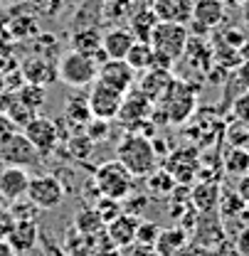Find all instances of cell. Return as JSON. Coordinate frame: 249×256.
Here are the masks:
<instances>
[{"mask_svg":"<svg viewBox=\"0 0 249 256\" xmlns=\"http://www.w3.org/2000/svg\"><path fill=\"white\" fill-rule=\"evenodd\" d=\"M141 74H143V79L138 84V92L143 96H148L151 101H160L165 96V92L170 89V84H173V76H170L168 69H146Z\"/></svg>","mask_w":249,"mask_h":256,"instance_id":"obj_19","label":"cell"},{"mask_svg":"<svg viewBox=\"0 0 249 256\" xmlns=\"http://www.w3.org/2000/svg\"><path fill=\"white\" fill-rule=\"evenodd\" d=\"M224 170L234 178H242L249 172V150L247 148H232L224 156Z\"/></svg>","mask_w":249,"mask_h":256,"instance_id":"obj_31","label":"cell"},{"mask_svg":"<svg viewBox=\"0 0 249 256\" xmlns=\"http://www.w3.org/2000/svg\"><path fill=\"white\" fill-rule=\"evenodd\" d=\"M87 101H89V108H92V118H99V121H114L119 116V108H121V101H124V94L116 92L114 86L104 84V82H94L89 86V94H87Z\"/></svg>","mask_w":249,"mask_h":256,"instance_id":"obj_7","label":"cell"},{"mask_svg":"<svg viewBox=\"0 0 249 256\" xmlns=\"http://www.w3.org/2000/svg\"><path fill=\"white\" fill-rule=\"evenodd\" d=\"M23 74L30 84L45 86V84L57 82V64H52V60H47V57H30L23 64Z\"/></svg>","mask_w":249,"mask_h":256,"instance_id":"obj_21","label":"cell"},{"mask_svg":"<svg viewBox=\"0 0 249 256\" xmlns=\"http://www.w3.org/2000/svg\"><path fill=\"white\" fill-rule=\"evenodd\" d=\"M224 20V0H192V20L195 25L212 30Z\"/></svg>","mask_w":249,"mask_h":256,"instance_id":"obj_18","label":"cell"},{"mask_svg":"<svg viewBox=\"0 0 249 256\" xmlns=\"http://www.w3.org/2000/svg\"><path fill=\"white\" fill-rule=\"evenodd\" d=\"M72 50L74 52H82V54H89L96 60V54L101 52V32L96 28H82L72 34Z\"/></svg>","mask_w":249,"mask_h":256,"instance_id":"obj_26","label":"cell"},{"mask_svg":"<svg viewBox=\"0 0 249 256\" xmlns=\"http://www.w3.org/2000/svg\"><path fill=\"white\" fill-rule=\"evenodd\" d=\"M143 180H146V190L151 192V194H170V192L175 190V185H178L168 170H158V168L151 175H146Z\"/></svg>","mask_w":249,"mask_h":256,"instance_id":"obj_30","label":"cell"},{"mask_svg":"<svg viewBox=\"0 0 249 256\" xmlns=\"http://www.w3.org/2000/svg\"><path fill=\"white\" fill-rule=\"evenodd\" d=\"M30 172L25 168H13L8 165L0 172V197L5 202H15L20 197H28V188H30Z\"/></svg>","mask_w":249,"mask_h":256,"instance_id":"obj_13","label":"cell"},{"mask_svg":"<svg viewBox=\"0 0 249 256\" xmlns=\"http://www.w3.org/2000/svg\"><path fill=\"white\" fill-rule=\"evenodd\" d=\"M175 256H212V252L205 249V246H200V244H195V242H187Z\"/></svg>","mask_w":249,"mask_h":256,"instance_id":"obj_40","label":"cell"},{"mask_svg":"<svg viewBox=\"0 0 249 256\" xmlns=\"http://www.w3.org/2000/svg\"><path fill=\"white\" fill-rule=\"evenodd\" d=\"M40 242L45 244V252H47V256H69L62 246H60V244H55V242H52L47 234H42V232H40Z\"/></svg>","mask_w":249,"mask_h":256,"instance_id":"obj_42","label":"cell"},{"mask_svg":"<svg viewBox=\"0 0 249 256\" xmlns=\"http://www.w3.org/2000/svg\"><path fill=\"white\" fill-rule=\"evenodd\" d=\"M195 96H197L195 89L187 86V82H175V79H173L170 89L160 98L168 121H173V124L187 121V118L192 116V111H195Z\"/></svg>","mask_w":249,"mask_h":256,"instance_id":"obj_5","label":"cell"},{"mask_svg":"<svg viewBox=\"0 0 249 256\" xmlns=\"http://www.w3.org/2000/svg\"><path fill=\"white\" fill-rule=\"evenodd\" d=\"M192 236H195V244H200V246H205L215 254L219 244H224L227 234H224V226L219 222V217L215 212H210V214L197 217V222L192 226Z\"/></svg>","mask_w":249,"mask_h":256,"instance_id":"obj_12","label":"cell"},{"mask_svg":"<svg viewBox=\"0 0 249 256\" xmlns=\"http://www.w3.org/2000/svg\"><path fill=\"white\" fill-rule=\"evenodd\" d=\"M18 130H20V128L13 124V118H10L8 114H3V111H0V146H3L5 140H10Z\"/></svg>","mask_w":249,"mask_h":256,"instance_id":"obj_39","label":"cell"},{"mask_svg":"<svg viewBox=\"0 0 249 256\" xmlns=\"http://www.w3.org/2000/svg\"><path fill=\"white\" fill-rule=\"evenodd\" d=\"M237 76H239V79H242V82L247 84V92H249V62H247V64H242V66H239V72H237Z\"/></svg>","mask_w":249,"mask_h":256,"instance_id":"obj_45","label":"cell"},{"mask_svg":"<svg viewBox=\"0 0 249 256\" xmlns=\"http://www.w3.org/2000/svg\"><path fill=\"white\" fill-rule=\"evenodd\" d=\"M84 133L92 138L94 143H99V140H106V136H109V121H99V118H92V121L84 126Z\"/></svg>","mask_w":249,"mask_h":256,"instance_id":"obj_38","label":"cell"},{"mask_svg":"<svg viewBox=\"0 0 249 256\" xmlns=\"http://www.w3.org/2000/svg\"><path fill=\"white\" fill-rule=\"evenodd\" d=\"M104 220L99 217V212H96V207H84V210H79L77 214H74V229L79 232V234H84V236H96V234H101L104 232Z\"/></svg>","mask_w":249,"mask_h":256,"instance_id":"obj_28","label":"cell"},{"mask_svg":"<svg viewBox=\"0 0 249 256\" xmlns=\"http://www.w3.org/2000/svg\"><path fill=\"white\" fill-rule=\"evenodd\" d=\"M219 204H222L224 220H227V217H234V214H239V212H247V202L239 197V192H229V194L219 197Z\"/></svg>","mask_w":249,"mask_h":256,"instance_id":"obj_36","label":"cell"},{"mask_svg":"<svg viewBox=\"0 0 249 256\" xmlns=\"http://www.w3.org/2000/svg\"><path fill=\"white\" fill-rule=\"evenodd\" d=\"M219 185L215 180H205L200 185H195L190 192V204L197 214H210V212H217L219 207Z\"/></svg>","mask_w":249,"mask_h":256,"instance_id":"obj_17","label":"cell"},{"mask_svg":"<svg viewBox=\"0 0 249 256\" xmlns=\"http://www.w3.org/2000/svg\"><path fill=\"white\" fill-rule=\"evenodd\" d=\"M133 42L136 37L131 34V30L126 25H116L101 34V52L106 54V60H126Z\"/></svg>","mask_w":249,"mask_h":256,"instance_id":"obj_14","label":"cell"},{"mask_svg":"<svg viewBox=\"0 0 249 256\" xmlns=\"http://www.w3.org/2000/svg\"><path fill=\"white\" fill-rule=\"evenodd\" d=\"M0 256H15V249L5 239H0Z\"/></svg>","mask_w":249,"mask_h":256,"instance_id":"obj_46","label":"cell"},{"mask_svg":"<svg viewBox=\"0 0 249 256\" xmlns=\"http://www.w3.org/2000/svg\"><path fill=\"white\" fill-rule=\"evenodd\" d=\"M64 121L69 126H74V130H84V126L92 121V108H89V101L87 96H69L67 104H64Z\"/></svg>","mask_w":249,"mask_h":256,"instance_id":"obj_24","label":"cell"},{"mask_svg":"<svg viewBox=\"0 0 249 256\" xmlns=\"http://www.w3.org/2000/svg\"><path fill=\"white\" fill-rule=\"evenodd\" d=\"M25 138L35 146V150L40 156H50L57 150L60 140H62V133H60V124L52 121V118H45V116H35L28 126L23 128Z\"/></svg>","mask_w":249,"mask_h":256,"instance_id":"obj_8","label":"cell"},{"mask_svg":"<svg viewBox=\"0 0 249 256\" xmlns=\"http://www.w3.org/2000/svg\"><path fill=\"white\" fill-rule=\"evenodd\" d=\"M28 197L40 207V210H57L67 197L62 180L52 172L45 175H35L30 178V188H28Z\"/></svg>","mask_w":249,"mask_h":256,"instance_id":"obj_6","label":"cell"},{"mask_svg":"<svg viewBox=\"0 0 249 256\" xmlns=\"http://www.w3.org/2000/svg\"><path fill=\"white\" fill-rule=\"evenodd\" d=\"M151 8L160 22H180L192 20V0H151Z\"/></svg>","mask_w":249,"mask_h":256,"instance_id":"obj_16","label":"cell"},{"mask_svg":"<svg viewBox=\"0 0 249 256\" xmlns=\"http://www.w3.org/2000/svg\"><path fill=\"white\" fill-rule=\"evenodd\" d=\"M94 185H96L99 194L121 202L128 192H133V175L119 160H109L94 170Z\"/></svg>","mask_w":249,"mask_h":256,"instance_id":"obj_4","label":"cell"},{"mask_svg":"<svg viewBox=\"0 0 249 256\" xmlns=\"http://www.w3.org/2000/svg\"><path fill=\"white\" fill-rule=\"evenodd\" d=\"M156 25H158V15L153 12L151 5L143 8V10H138V12L126 22V28L131 30V34H133L136 40H141V42H148V37H151V32H153Z\"/></svg>","mask_w":249,"mask_h":256,"instance_id":"obj_25","label":"cell"},{"mask_svg":"<svg viewBox=\"0 0 249 256\" xmlns=\"http://www.w3.org/2000/svg\"><path fill=\"white\" fill-rule=\"evenodd\" d=\"M151 0H106L101 8V15L111 22H128L138 10L148 8Z\"/></svg>","mask_w":249,"mask_h":256,"instance_id":"obj_22","label":"cell"},{"mask_svg":"<svg viewBox=\"0 0 249 256\" xmlns=\"http://www.w3.org/2000/svg\"><path fill=\"white\" fill-rule=\"evenodd\" d=\"M151 111H153V101L136 89L133 94H124V101H121V108H119L116 121L126 130H133L138 124H143L146 118H151Z\"/></svg>","mask_w":249,"mask_h":256,"instance_id":"obj_9","label":"cell"},{"mask_svg":"<svg viewBox=\"0 0 249 256\" xmlns=\"http://www.w3.org/2000/svg\"><path fill=\"white\" fill-rule=\"evenodd\" d=\"M187 234L183 226H170V229H160L156 244H153V252L158 256H175L183 246L187 244Z\"/></svg>","mask_w":249,"mask_h":256,"instance_id":"obj_23","label":"cell"},{"mask_svg":"<svg viewBox=\"0 0 249 256\" xmlns=\"http://www.w3.org/2000/svg\"><path fill=\"white\" fill-rule=\"evenodd\" d=\"M96 74H99V62L89 54L69 50L57 60V79H62L72 89L92 86L96 82Z\"/></svg>","mask_w":249,"mask_h":256,"instance_id":"obj_2","label":"cell"},{"mask_svg":"<svg viewBox=\"0 0 249 256\" xmlns=\"http://www.w3.org/2000/svg\"><path fill=\"white\" fill-rule=\"evenodd\" d=\"M13 226H15V220L10 217V212H8V210H0V239H5V242H8V236H10Z\"/></svg>","mask_w":249,"mask_h":256,"instance_id":"obj_41","label":"cell"},{"mask_svg":"<svg viewBox=\"0 0 249 256\" xmlns=\"http://www.w3.org/2000/svg\"><path fill=\"white\" fill-rule=\"evenodd\" d=\"M99 82L114 86L116 92L121 94H128L133 82H136V72L128 66L126 60H106V62L99 64V74H96Z\"/></svg>","mask_w":249,"mask_h":256,"instance_id":"obj_11","label":"cell"},{"mask_svg":"<svg viewBox=\"0 0 249 256\" xmlns=\"http://www.w3.org/2000/svg\"><path fill=\"white\" fill-rule=\"evenodd\" d=\"M116 160L133 178H146L158 168V153L153 150L151 138H146L141 133H131V130L116 146Z\"/></svg>","mask_w":249,"mask_h":256,"instance_id":"obj_1","label":"cell"},{"mask_svg":"<svg viewBox=\"0 0 249 256\" xmlns=\"http://www.w3.org/2000/svg\"><path fill=\"white\" fill-rule=\"evenodd\" d=\"M96 207V212H99V217L104 220V224H109L111 220H116L124 210H121V202L119 200H111V197H104V194H99V202L94 204Z\"/></svg>","mask_w":249,"mask_h":256,"instance_id":"obj_34","label":"cell"},{"mask_svg":"<svg viewBox=\"0 0 249 256\" xmlns=\"http://www.w3.org/2000/svg\"><path fill=\"white\" fill-rule=\"evenodd\" d=\"M126 62H128V66H131L133 72H146V69H153L156 52H153V47H151L148 42L136 40L133 47H131V52L126 54Z\"/></svg>","mask_w":249,"mask_h":256,"instance_id":"obj_27","label":"cell"},{"mask_svg":"<svg viewBox=\"0 0 249 256\" xmlns=\"http://www.w3.org/2000/svg\"><path fill=\"white\" fill-rule=\"evenodd\" d=\"M158 234H160V224L141 222V220H138V229H136V244H138V246H151V249H153Z\"/></svg>","mask_w":249,"mask_h":256,"instance_id":"obj_35","label":"cell"},{"mask_svg":"<svg viewBox=\"0 0 249 256\" xmlns=\"http://www.w3.org/2000/svg\"><path fill=\"white\" fill-rule=\"evenodd\" d=\"M37 150H35V146H32L30 140L25 138V133L23 130H18L10 140H5L3 146H0V160L3 162H8V165H13V168H30L37 162Z\"/></svg>","mask_w":249,"mask_h":256,"instance_id":"obj_10","label":"cell"},{"mask_svg":"<svg viewBox=\"0 0 249 256\" xmlns=\"http://www.w3.org/2000/svg\"><path fill=\"white\" fill-rule=\"evenodd\" d=\"M187 40H190V28L180 25V22H160L153 28L151 37H148V44L153 47L158 57H165L168 62H178L183 57L187 47Z\"/></svg>","mask_w":249,"mask_h":256,"instance_id":"obj_3","label":"cell"},{"mask_svg":"<svg viewBox=\"0 0 249 256\" xmlns=\"http://www.w3.org/2000/svg\"><path fill=\"white\" fill-rule=\"evenodd\" d=\"M237 252H239V256H249V229H244L237 236Z\"/></svg>","mask_w":249,"mask_h":256,"instance_id":"obj_43","label":"cell"},{"mask_svg":"<svg viewBox=\"0 0 249 256\" xmlns=\"http://www.w3.org/2000/svg\"><path fill=\"white\" fill-rule=\"evenodd\" d=\"M94 148H96V143L84 130H77L74 136L67 138V156L74 160H87L94 153Z\"/></svg>","mask_w":249,"mask_h":256,"instance_id":"obj_29","label":"cell"},{"mask_svg":"<svg viewBox=\"0 0 249 256\" xmlns=\"http://www.w3.org/2000/svg\"><path fill=\"white\" fill-rule=\"evenodd\" d=\"M232 116H234V121L249 126V92H242L239 96H234V101H232Z\"/></svg>","mask_w":249,"mask_h":256,"instance_id":"obj_37","label":"cell"},{"mask_svg":"<svg viewBox=\"0 0 249 256\" xmlns=\"http://www.w3.org/2000/svg\"><path fill=\"white\" fill-rule=\"evenodd\" d=\"M8 244L15 249V254H28L40 244V226L37 222H15Z\"/></svg>","mask_w":249,"mask_h":256,"instance_id":"obj_20","label":"cell"},{"mask_svg":"<svg viewBox=\"0 0 249 256\" xmlns=\"http://www.w3.org/2000/svg\"><path fill=\"white\" fill-rule=\"evenodd\" d=\"M237 192H239V197H242V200H244V202L249 204V172H247V175H242V178H239V185H237Z\"/></svg>","mask_w":249,"mask_h":256,"instance_id":"obj_44","label":"cell"},{"mask_svg":"<svg viewBox=\"0 0 249 256\" xmlns=\"http://www.w3.org/2000/svg\"><path fill=\"white\" fill-rule=\"evenodd\" d=\"M136 229H138V217L121 212L116 220L106 224V236L114 244V249H126L131 244H136Z\"/></svg>","mask_w":249,"mask_h":256,"instance_id":"obj_15","label":"cell"},{"mask_svg":"<svg viewBox=\"0 0 249 256\" xmlns=\"http://www.w3.org/2000/svg\"><path fill=\"white\" fill-rule=\"evenodd\" d=\"M8 212H10V217H13L15 222H37V212H40V207L32 202L30 197H20V200L10 202Z\"/></svg>","mask_w":249,"mask_h":256,"instance_id":"obj_32","label":"cell"},{"mask_svg":"<svg viewBox=\"0 0 249 256\" xmlns=\"http://www.w3.org/2000/svg\"><path fill=\"white\" fill-rule=\"evenodd\" d=\"M18 98L25 104V106H30L32 111H37L40 106H42V101H45V86H40V84H25V86H20L18 89Z\"/></svg>","mask_w":249,"mask_h":256,"instance_id":"obj_33","label":"cell"}]
</instances>
